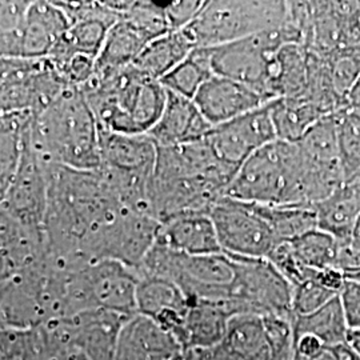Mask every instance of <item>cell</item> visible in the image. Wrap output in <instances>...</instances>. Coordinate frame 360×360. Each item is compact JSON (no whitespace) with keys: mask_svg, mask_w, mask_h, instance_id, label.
Segmentation results:
<instances>
[{"mask_svg":"<svg viewBox=\"0 0 360 360\" xmlns=\"http://www.w3.org/2000/svg\"><path fill=\"white\" fill-rule=\"evenodd\" d=\"M47 202L43 232L47 254L71 266L84 263L83 240L112 218L120 206L99 169H75L46 163Z\"/></svg>","mask_w":360,"mask_h":360,"instance_id":"6da1fadb","label":"cell"},{"mask_svg":"<svg viewBox=\"0 0 360 360\" xmlns=\"http://www.w3.org/2000/svg\"><path fill=\"white\" fill-rule=\"evenodd\" d=\"M236 171L223 165L206 138L176 147H158L148 183V208L160 224L183 214H210Z\"/></svg>","mask_w":360,"mask_h":360,"instance_id":"7a4b0ae2","label":"cell"},{"mask_svg":"<svg viewBox=\"0 0 360 360\" xmlns=\"http://www.w3.org/2000/svg\"><path fill=\"white\" fill-rule=\"evenodd\" d=\"M27 138L47 165L87 171L101 168L99 124L82 89L67 87L32 114Z\"/></svg>","mask_w":360,"mask_h":360,"instance_id":"3957f363","label":"cell"},{"mask_svg":"<svg viewBox=\"0 0 360 360\" xmlns=\"http://www.w3.org/2000/svg\"><path fill=\"white\" fill-rule=\"evenodd\" d=\"M82 91L101 129L127 135H147L167 99L162 83L143 75L134 65L95 71Z\"/></svg>","mask_w":360,"mask_h":360,"instance_id":"277c9868","label":"cell"},{"mask_svg":"<svg viewBox=\"0 0 360 360\" xmlns=\"http://www.w3.org/2000/svg\"><path fill=\"white\" fill-rule=\"evenodd\" d=\"M226 195L264 206L309 207L297 144L276 139L257 150L236 171Z\"/></svg>","mask_w":360,"mask_h":360,"instance_id":"5b68a950","label":"cell"},{"mask_svg":"<svg viewBox=\"0 0 360 360\" xmlns=\"http://www.w3.org/2000/svg\"><path fill=\"white\" fill-rule=\"evenodd\" d=\"M288 1L212 0L181 31L193 49H214L283 26Z\"/></svg>","mask_w":360,"mask_h":360,"instance_id":"8992f818","label":"cell"},{"mask_svg":"<svg viewBox=\"0 0 360 360\" xmlns=\"http://www.w3.org/2000/svg\"><path fill=\"white\" fill-rule=\"evenodd\" d=\"M138 271L114 260H94L70 270L65 283V316L102 309L136 314Z\"/></svg>","mask_w":360,"mask_h":360,"instance_id":"52a82bcc","label":"cell"},{"mask_svg":"<svg viewBox=\"0 0 360 360\" xmlns=\"http://www.w3.org/2000/svg\"><path fill=\"white\" fill-rule=\"evenodd\" d=\"M287 44L303 46L302 32L288 16L283 26L207 50L214 75L243 83L271 102L266 92L269 65L274 55Z\"/></svg>","mask_w":360,"mask_h":360,"instance_id":"ba28073f","label":"cell"},{"mask_svg":"<svg viewBox=\"0 0 360 360\" xmlns=\"http://www.w3.org/2000/svg\"><path fill=\"white\" fill-rule=\"evenodd\" d=\"M159 230L160 223L148 214L122 208L83 240L77 257L84 262L114 260L138 271Z\"/></svg>","mask_w":360,"mask_h":360,"instance_id":"9c48e42d","label":"cell"},{"mask_svg":"<svg viewBox=\"0 0 360 360\" xmlns=\"http://www.w3.org/2000/svg\"><path fill=\"white\" fill-rule=\"evenodd\" d=\"M65 89L47 59L0 58V115L35 114Z\"/></svg>","mask_w":360,"mask_h":360,"instance_id":"30bf717a","label":"cell"},{"mask_svg":"<svg viewBox=\"0 0 360 360\" xmlns=\"http://www.w3.org/2000/svg\"><path fill=\"white\" fill-rule=\"evenodd\" d=\"M219 245L224 254L248 259H267L279 245L269 221L257 203L223 196L210 211Z\"/></svg>","mask_w":360,"mask_h":360,"instance_id":"8fae6325","label":"cell"},{"mask_svg":"<svg viewBox=\"0 0 360 360\" xmlns=\"http://www.w3.org/2000/svg\"><path fill=\"white\" fill-rule=\"evenodd\" d=\"M232 257L236 262V278L229 303L236 315H275L292 319V287L270 260Z\"/></svg>","mask_w":360,"mask_h":360,"instance_id":"7c38bea8","label":"cell"},{"mask_svg":"<svg viewBox=\"0 0 360 360\" xmlns=\"http://www.w3.org/2000/svg\"><path fill=\"white\" fill-rule=\"evenodd\" d=\"M303 168V191L312 207L346 184L335 114L322 117L296 142Z\"/></svg>","mask_w":360,"mask_h":360,"instance_id":"4fadbf2b","label":"cell"},{"mask_svg":"<svg viewBox=\"0 0 360 360\" xmlns=\"http://www.w3.org/2000/svg\"><path fill=\"white\" fill-rule=\"evenodd\" d=\"M129 315L108 309H87L47 327L75 355L87 360H115L119 335Z\"/></svg>","mask_w":360,"mask_h":360,"instance_id":"5bb4252c","label":"cell"},{"mask_svg":"<svg viewBox=\"0 0 360 360\" xmlns=\"http://www.w3.org/2000/svg\"><path fill=\"white\" fill-rule=\"evenodd\" d=\"M206 139L219 160L238 171L251 155L278 139L270 103L212 127Z\"/></svg>","mask_w":360,"mask_h":360,"instance_id":"9a60e30c","label":"cell"},{"mask_svg":"<svg viewBox=\"0 0 360 360\" xmlns=\"http://www.w3.org/2000/svg\"><path fill=\"white\" fill-rule=\"evenodd\" d=\"M46 202V163L28 142L26 126L20 160L0 208L28 229L43 231Z\"/></svg>","mask_w":360,"mask_h":360,"instance_id":"2e32d148","label":"cell"},{"mask_svg":"<svg viewBox=\"0 0 360 360\" xmlns=\"http://www.w3.org/2000/svg\"><path fill=\"white\" fill-rule=\"evenodd\" d=\"M207 122L217 127L270 103L257 91L229 77L212 75L193 99Z\"/></svg>","mask_w":360,"mask_h":360,"instance_id":"e0dca14e","label":"cell"},{"mask_svg":"<svg viewBox=\"0 0 360 360\" xmlns=\"http://www.w3.org/2000/svg\"><path fill=\"white\" fill-rule=\"evenodd\" d=\"M190 300L176 284L154 276H139L136 311L174 335L184 347V324Z\"/></svg>","mask_w":360,"mask_h":360,"instance_id":"ac0fdd59","label":"cell"},{"mask_svg":"<svg viewBox=\"0 0 360 360\" xmlns=\"http://www.w3.org/2000/svg\"><path fill=\"white\" fill-rule=\"evenodd\" d=\"M184 352L179 340L142 314H134L124 323L115 360H175Z\"/></svg>","mask_w":360,"mask_h":360,"instance_id":"d6986e66","label":"cell"},{"mask_svg":"<svg viewBox=\"0 0 360 360\" xmlns=\"http://www.w3.org/2000/svg\"><path fill=\"white\" fill-rule=\"evenodd\" d=\"M101 168L151 178L158 146L148 135L117 134L99 127Z\"/></svg>","mask_w":360,"mask_h":360,"instance_id":"ffe728a7","label":"cell"},{"mask_svg":"<svg viewBox=\"0 0 360 360\" xmlns=\"http://www.w3.org/2000/svg\"><path fill=\"white\" fill-rule=\"evenodd\" d=\"M211 129L193 99L167 91L163 112L147 135L158 147H176L205 139Z\"/></svg>","mask_w":360,"mask_h":360,"instance_id":"44dd1931","label":"cell"},{"mask_svg":"<svg viewBox=\"0 0 360 360\" xmlns=\"http://www.w3.org/2000/svg\"><path fill=\"white\" fill-rule=\"evenodd\" d=\"M156 240L193 257L223 252L210 214H183L169 219L160 224Z\"/></svg>","mask_w":360,"mask_h":360,"instance_id":"7402d4cb","label":"cell"},{"mask_svg":"<svg viewBox=\"0 0 360 360\" xmlns=\"http://www.w3.org/2000/svg\"><path fill=\"white\" fill-rule=\"evenodd\" d=\"M70 26L55 1H31L22 35V58L46 59Z\"/></svg>","mask_w":360,"mask_h":360,"instance_id":"603a6c76","label":"cell"},{"mask_svg":"<svg viewBox=\"0 0 360 360\" xmlns=\"http://www.w3.org/2000/svg\"><path fill=\"white\" fill-rule=\"evenodd\" d=\"M233 316L236 314L229 302L191 300L184 324V351L219 346Z\"/></svg>","mask_w":360,"mask_h":360,"instance_id":"cb8c5ba5","label":"cell"},{"mask_svg":"<svg viewBox=\"0 0 360 360\" xmlns=\"http://www.w3.org/2000/svg\"><path fill=\"white\" fill-rule=\"evenodd\" d=\"M312 208L319 230L338 240L351 239L360 218V180L343 184Z\"/></svg>","mask_w":360,"mask_h":360,"instance_id":"d4e9b609","label":"cell"},{"mask_svg":"<svg viewBox=\"0 0 360 360\" xmlns=\"http://www.w3.org/2000/svg\"><path fill=\"white\" fill-rule=\"evenodd\" d=\"M307 80V51L302 44H287L269 65L266 92L271 102L300 95Z\"/></svg>","mask_w":360,"mask_h":360,"instance_id":"484cf974","label":"cell"},{"mask_svg":"<svg viewBox=\"0 0 360 360\" xmlns=\"http://www.w3.org/2000/svg\"><path fill=\"white\" fill-rule=\"evenodd\" d=\"M193 49V43L183 31L168 32L151 40L134 62V67L143 75L160 82L176 65H179Z\"/></svg>","mask_w":360,"mask_h":360,"instance_id":"4316f807","label":"cell"},{"mask_svg":"<svg viewBox=\"0 0 360 360\" xmlns=\"http://www.w3.org/2000/svg\"><path fill=\"white\" fill-rule=\"evenodd\" d=\"M151 40L139 27L129 23V20L117 19L104 40L103 49L96 59L95 71H114L134 65Z\"/></svg>","mask_w":360,"mask_h":360,"instance_id":"83f0119b","label":"cell"},{"mask_svg":"<svg viewBox=\"0 0 360 360\" xmlns=\"http://www.w3.org/2000/svg\"><path fill=\"white\" fill-rule=\"evenodd\" d=\"M59 347L65 346L47 326L0 328V360H49Z\"/></svg>","mask_w":360,"mask_h":360,"instance_id":"f1b7e54d","label":"cell"},{"mask_svg":"<svg viewBox=\"0 0 360 360\" xmlns=\"http://www.w3.org/2000/svg\"><path fill=\"white\" fill-rule=\"evenodd\" d=\"M291 323L294 336H314L327 348L338 347L348 343L349 327L339 296L334 297L322 309L309 315L292 316Z\"/></svg>","mask_w":360,"mask_h":360,"instance_id":"f546056e","label":"cell"},{"mask_svg":"<svg viewBox=\"0 0 360 360\" xmlns=\"http://www.w3.org/2000/svg\"><path fill=\"white\" fill-rule=\"evenodd\" d=\"M221 343L240 360H271L264 316L254 314L233 316Z\"/></svg>","mask_w":360,"mask_h":360,"instance_id":"4dcf8cb0","label":"cell"},{"mask_svg":"<svg viewBox=\"0 0 360 360\" xmlns=\"http://www.w3.org/2000/svg\"><path fill=\"white\" fill-rule=\"evenodd\" d=\"M271 117L276 138L284 142L296 143L324 114L309 99L297 95L270 102Z\"/></svg>","mask_w":360,"mask_h":360,"instance_id":"1f68e13d","label":"cell"},{"mask_svg":"<svg viewBox=\"0 0 360 360\" xmlns=\"http://www.w3.org/2000/svg\"><path fill=\"white\" fill-rule=\"evenodd\" d=\"M31 115H0V205L6 198L19 165L25 129Z\"/></svg>","mask_w":360,"mask_h":360,"instance_id":"d6a6232c","label":"cell"},{"mask_svg":"<svg viewBox=\"0 0 360 360\" xmlns=\"http://www.w3.org/2000/svg\"><path fill=\"white\" fill-rule=\"evenodd\" d=\"M287 243L303 266L316 271H339L340 240L333 235L314 229Z\"/></svg>","mask_w":360,"mask_h":360,"instance_id":"836d02e7","label":"cell"},{"mask_svg":"<svg viewBox=\"0 0 360 360\" xmlns=\"http://www.w3.org/2000/svg\"><path fill=\"white\" fill-rule=\"evenodd\" d=\"M214 75L207 49H195L160 80L162 86L172 94L187 99H193L196 92Z\"/></svg>","mask_w":360,"mask_h":360,"instance_id":"e575fe53","label":"cell"},{"mask_svg":"<svg viewBox=\"0 0 360 360\" xmlns=\"http://www.w3.org/2000/svg\"><path fill=\"white\" fill-rule=\"evenodd\" d=\"M259 208L262 215L269 221L279 245L291 242L297 236L318 229L312 207L259 205Z\"/></svg>","mask_w":360,"mask_h":360,"instance_id":"d590c367","label":"cell"},{"mask_svg":"<svg viewBox=\"0 0 360 360\" xmlns=\"http://www.w3.org/2000/svg\"><path fill=\"white\" fill-rule=\"evenodd\" d=\"M335 117L343 174L351 183L360 179V111L345 107Z\"/></svg>","mask_w":360,"mask_h":360,"instance_id":"8d00e7d4","label":"cell"},{"mask_svg":"<svg viewBox=\"0 0 360 360\" xmlns=\"http://www.w3.org/2000/svg\"><path fill=\"white\" fill-rule=\"evenodd\" d=\"M323 58L327 62L336 94L346 103L348 92L360 77V46L343 47Z\"/></svg>","mask_w":360,"mask_h":360,"instance_id":"74e56055","label":"cell"},{"mask_svg":"<svg viewBox=\"0 0 360 360\" xmlns=\"http://www.w3.org/2000/svg\"><path fill=\"white\" fill-rule=\"evenodd\" d=\"M203 6H205V1H196V0L172 1L167 6H165L171 32L181 31L183 28L188 26L196 18V15L200 13Z\"/></svg>","mask_w":360,"mask_h":360,"instance_id":"f35d334b","label":"cell"},{"mask_svg":"<svg viewBox=\"0 0 360 360\" xmlns=\"http://www.w3.org/2000/svg\"><path fill=\"white\" fill-rule=\"evenodd\" d=\"M349 331L360 330V281L346 279L339 294Z\"/></svg>","mask_w":360,"mask_h":360,"instance_id":"ab89813d","label":"cell"},{"mask_svg":"<svg viewBox=\"0 0 360 360\" xmlns=\"http://www.w3.org/2000/svg\"><path fill=\"white\" fill-rule=\"evenodd\" d=\"M348 47L360 46V1H351L347 16Z\"/></svg>","mask_w":360,"mask_h":360,"instance_id":"60d3db41","label":"cell"},{"mask_svg":"<svg viewBox=\"0 0 360 360\" xmlns=\"http://www.w3.org/2000/svg\"><path fill=\"white\" fill-rule=\"evenodd\" d=\"M333 351L336 360H360V355L355 352V349L351 347L348 343L338 346V347L330 348Z\"/></svg>","mask_w":360,"mask_h":360,"instance_id":"b9f144b4","label":"cell"},{"mask_svg":"<svg viewBox=\"0 0 360 360\" xmlns=\"http://www.w3.org/2000/svg\"><path fill=\"white\" fill-rule=\"evenodd\" d=\"M346 107L360 111V77H358V80L355 82V84L348 92Z\"/></svg>","mask_w":360,"mask_h":360,"instance_id":"7bdbcfd3","label":"cell"},{"mask_svg":"<svg viewBox=\"0 0 360 360\" xmlns=\"http://www.w3.org/2000/svg\"><path fill=\"white\" fill-rule=\"evenodd\" d=\"M292 360H336V358H335L333 351H331L330 348H327V349H324L321 354L314 355V356H302V355L294 354Z\"/></svg>","mask_w":360,"mask_h":360,"instance_id":"ee69618b","label":"cell"},{"mask_svg":"<svg viewBox=\"0 0 360 360\" xmlns=\"http://www.w3.org/2000/svg\"><path fill=\"white\" fill-rule=\"evenodd\" d=\"M49 360H77V355L68 348L59 347L52 354Z\"/></svg>","mask_w":360,"mask_h":360,"instance_id":"f6af8a7d","label":"cell"},{"mask_svg":"<svg viewBox=\"0 0 360 360\" xmlns=\"http://www.w3.org/2000/svg\"><path fill=\"white\" fill-rule=\"evenodd\" d=\"M348 345L355 349V352H358L360 355V330L359 331H349Z\"/></svg>","mask_w":360,"mask_h":360,"instance_id":"bcb514c9","label":"cell"},{"mask_svg":"<svg viewBox=\"0 0 360 360\" xmlns=\"http://www.w3.org/2000/svg\"><path fill=\"white\" fill-rule=\"evenodd\" d=\"M77 360H87L84 356H82V355H77Z\"/></svg>","mask_w":360,"mask_h":360,"instance_id":"7dc6e473","label":"cell"},{"mask_svg":"<svg viewBox=\"0 0 360 360\" xmlns=\"http://www.w3.org/2000/svg\"><path fill=\"white\" fill-rule=\"evenodd\" d=\"M360 180V179H359Z\"/></svg>","mask_w":360,"mask_h":360,"instance_id":"c3c4849f","label":"cell"}]
</instances>
